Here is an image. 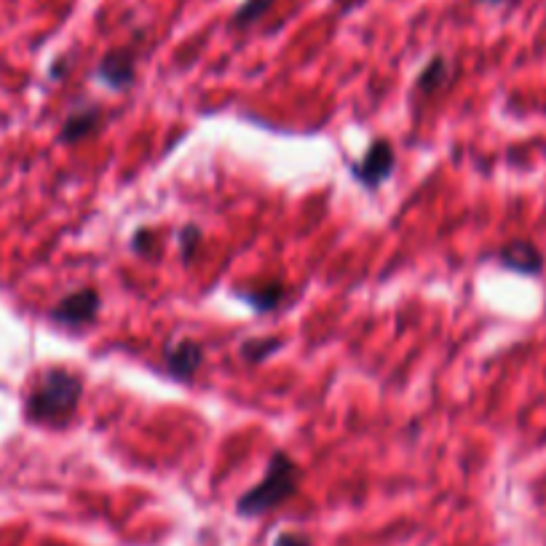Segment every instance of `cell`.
Here are the masks:
<instances>
[{"instance_id":"9a60e30c","label":"cell","mask_w":546,"mask_h":546,"mask_svg":"<svg viewBox=\"0 0 546 546\" xmlns=\"http://www.w3.org/2000/svg\"><path fill=\"white\" fill-rule=\"evenodd\" d=\"M273 546H311V541L306 536H300V533H282Z\"/></svg>"},{"instance_id":"8fae6325","label":"cell","mask_w":546,"mask_h":546,"mask_svg":"<svg viewBox=\"0 0 546 546\" xmlns=\"http://www.w3.org/2000/svg\"><path fill=\"white\" fill-rule=\"evenodd\" d=\"M273 0H244L239 6V11L233 14L231 25L233 30H244V27L255 25L257 19L265 17L268 11H271Z\"/></svg>"},{"instance_id":"3957f363","label":"cell","mask_w":546,"mask_h":546,"mask_svg":"<svg viewBox=\"0 0 546 546\" xmlns=\"http://www.w3.org/2000/svg\"><path fill=\"white\" fill-rule=\"evenodd\" d=\"M100 306H102L100 292L86 287V290H75L70 292L67 298L59 300L57 306L51 308V319L59 324H65V327L78 330V327H89V324L97 322Z\"/></svg>"},{"instance_id":"7a4b0ae2","label":"cell","mask_w":546,"mask_h":546,"mask_svg":"<svg viewBox=\"0 0 546 546\" xmlns=\"http://www.w3.org/2000/svg\"><path fill=\"white\" fill-rule=\"evenodd\" d=\"M300 485V466L292 461L290 455L279 450L271 455L265 477L257 482L255 488H249L236 504V512L241 517H260V514L271 512L284 501H290L298 493Z\"/></svg>"},{"instance_id":"9c48e42d","label":"cell","mask_w":546,"mask_h":546,"mask_svg":"<svg viewBox=\"0 0 546 546\" xmlns=\"http://www.w3.org/2000/svg\"><path fill=\"white\" fill-rule=\"evenodd\" d=\"M447 81H450V62L445 57H434L429 65L423 67L421 75H418V91H421L423 97H434L439 91L445 89Z\"/></svg>"},{"instance_id":"5b68a950","label":"cell","mask_w":546,"mask_h":546,"mask_svg":"<svg viewBox=\"0 0 546 546\" xmlns=\"http://www.w3.org/2000/svg\"><path fill=\"white\" fill-rule=\"evenodd\" d=\"M164 362L166 370L172 373V378H177V381H191L193 375L201 370V364H204V346L191 338L174 340V343L166 346Z\"/></svg>"},{"instance_id":"e0dca14e","label":"cell","mask_w":546,"mask_h":546,"mask_svg":"<svg viewBox=\"0 0 546 546\" xmlns=\"http://www.w3.org/2000/svg\"><path fill=\"white\" fill-rule=\"evenodd\" d=\"M490 3H498V0H490Z\"/></svg>"},{"instance_id":"4fadbf2b","label":"cell","mask_w":546,"mask_h":546,"mask_svg":"<svg viewBox=\"0 0 546 546\" xmlns=\"http://www.w3.org/2000/svg\"><path fill=\"white\" fill-rule=\"evenodd\" d=\"M132 249L137 255L148 257V260H156L158 252H161V241H158V233L153 228H140L134 233Z\"/></svg>"},{"instance_id":"ba28073f","label":"cell","mask_w":546,"mask_h":546,"mask_svg":"<svg viewBox=\"0 0 546 546\" xmlns=\"http://www.w3.org/2000/svg\"><path fill=\"white\" fill-rule=\"evenodd\" d=\"M102 124V110L97 105H81V108H75L70 116L65 118V124H62V132H59V140L65 142V145H73V142H81L91 134L100 132Z\"/></svg>"},{"instance_id":"52a82bcc","label":"cell","mask_w":546,"mask_h":546,"mask_svg":"<svg viewBox=\"0 0 546 546\" xmlns=\"http://www.w3.org/2000/svg\"><path fill=\"white\" fill-rule=\"evenodd\" d=\"M97 75L105 86L116 91L129 89L137 78V62H134V54L129 49H113L102 57L100 67H97Z\"/></svg>"},{"instance_id":"277c9868","label":"cell","mask_w":546,"mask_h":546,"mask_svg":"<svg viewBox=\"0 0 546 546\" xmlns=\"http://www.w3.org/2000/svg\"><path fill=\"white\" fill-rule=\"evenodd\" d=\"M394 166H397V153L391 148V142L375 140L362 156V161H356L351 172L367 191H375L378 185H383L394 174Z\"/></svg>"},{"instance_id":"6da1fadb","label":"cell","mask_w":546,"mask_h":546,"mask_svg":"<svg viewBox=\"0 0 546 546\" xmlns=\"http://www.w3.org/2000/svg\"><path fill=\"white\" fill-rule=\"evenodd\" d=\"M83 397V381L65 367H51L35 378L27 394V418L41 426H65Z\"/></svg>"},{"instance_id":"8992f818","label":"cell","mask_w":546,"mask_h":546,"mask_svg":"<svg viewBox=\"0 0 546 546\" xmlns=\"http://www.w3.org/2000/svg\"><path fill=\"white\" fill-rule=\"evenodd\" d=\"M498 260L509 271H517L522 276H538L546 268L544 252L528 239H514L498 249Z\"/></svg>"},{"instance_id":"5bb4252c","label":"cell","mask_w":546,"mask_h":546,"mask_svg":"<svg viewBox=\"0 0 546 546\" xmlns=\"http://www.w3.org/2000/svg\"><path fill=\"white\" fill-rule=\"evenodd\" d=\"M199 244H201V231L196 228V225H191V228H182L180 231V252H182V260H185V263H188V260H193V255H196Z\"/></svg>"},{"instance_id":"7c38bea8","label":"cell","mask_w":546,"mask_h":546,"mask_svg":"<svg viewBox=\"0 0 546 546\" xmlns=\"http://www.w3.org/2000/svg\"><path fill=\"white\" fill-rule=\"evenodd\" d=\"M276 348H282V340L279 338H252L247 340V343H241L239 351L241 359H247V362L252 364H260L263 359H268Z\"/></svg>"},{"instance_id":"30bf717a","label":"cell","mask_w":546,"mask_h":546,"mask_svg":"<svg viewBox=\"0 0 546 546\" xmlns=\"http://www.w3.org/2000/svg\"><path fill=\"white\" fill-rule=\"evenodd\" d=\"M244 300H247L249 306L265 314V311H273V308L279 306L284 300V284L282 282H268L260 284L255 290L244 292Z\"/></svg>"},{"instance_id":"2e32d148","label":"cell","mask_w":546,"mask_h":546,"mask_svg":"<svg viewBox=\"0 0 546 546\" xmlns=\"http://www.w3.org/2000/svg\"><path fill=\"white\" fill-rule=\"evenodd\" d=\"M335 3H338L343 11H351V9H356V6H359L362 0H335Z\"/></svg>"}]
</instances>
